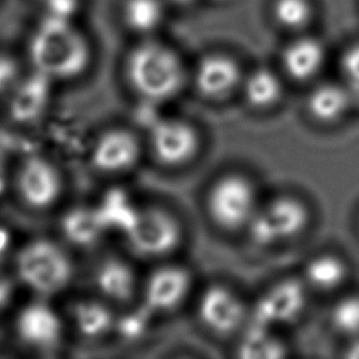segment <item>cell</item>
Wrapping results in <instances>:
<instances>
[{"label": "cell", "instance_id": "9a60e30c", "mask_svg": "<svg viewBox=\"0 0 359 359\" xmlns=\"http://www.w3.org/2000/svg\"><path fill=\"white\" fill-rule=\"evenodd\" d=\"M351 102V88L345 83L323 81L307 94L306 111L317 123L334 125L346 116Z\"/></svg>", "mask_w": 359, "mask_h": 359}, {"label": "cell", "instance_id": "ba28073f", "mask_svg": "<svg viewBox=\"0 0 359 359\" xmlns=\"http://www.w3.org/2000/svg\"><path fill=\"white\" fill-rule=\"evenodd\" d=\"M202 137L198 128L184 118H163L153 123L150 147L158 163L167 167H182L199 153Z\"/></svg>", "mask_w": 359, "mask_h": 359}, {"label": "cell", "instance_id": "2e32d148", "mask_svg": "<svg viewBox=\"0 0 359 359\" xmlns=\"http://www.w3.org/2000/svg\"><path fill=\"white\" fill-rule=\"evenodd\" d=\"M348 276L349 266L341 255L320 252L306 262L300 279L309 290L331 293L342 287Z\"/></svg>", "mask_w": 359, "mask_h": 359}, {"label": "cell", "instance_id": "ffe728a7", "mask_svg": "<svg viewBox=\"0 0 359 359\" xmlns=\"http://www.w3.org/2000/svg\"><path fill=\"white\" fill-rule=\"evenodd\" d=\"M48 79L38 72L15 90L10 104L14 121L25 123L39 116L48 101Z\"/></svg>", "mask_w": 359, "mask_h": 359}, {"label": "cell", "instance_id": "d6986e66", "mask_svg": "<svg viewBox=\"0 0 359 359\" xmlns=\"http://www.w3.org/2000/svg\"><path fill=\"white\" fill-rule=\"evenodd\" d=\"M95 285L111 300L126 303L136 292V276L132 268L119 258L102 261L95 271Z\"/></svg>", "mask_w": 359, "mask_h": 359}, {"label": "cell", "instance_id": "ac0fdd59", "mask_svg": "<svg viewBox=\"0 0 359 359\" xmlns=\"http://www.w3.org/2000/svg\"><path fill=\"white\" fill-rule=\"evenodd\" d=\"M240 93L252 109H271L283 97V80L278 72L266 66H258L244 73Z\"/></svg>", "mask_w": 359, "mask_h": 359}, {"label": "cell", "instance_id": "8fae6325", "mask_svg": "<svg viewBox=\"0 0 359 359\" xmlns=\"http://www.w3.org/2000/svg\"><path fill=\"white\" fill-rule=\"evenodd\" d=\"M194 276L182 265L168 264L153 271L144 287V303L153 311H172L191 293Z\"/></svg>", "mask_w": 359, "mask_h": 359}, {"label": "cell", "instance_id": "7a4b0ae2", "mask_svg": "<svg viewBox=\"0 0 359 359\" xmlns=\"http://www.w3.org/2000/svg\"><path fill=\"white\" fill-rule=\"evenodd\" d=\"M31 59L46 77L69 79L88 62V46L81 34L62 18L45 21L31 42Z\"/></svg>", "mask_w": 359, "mask_h": 359}, {"label": "cell", "instance_id": "6da1fadb", "mask_svg": "<svg viewBox=\"0 0 359 359\" xmlns=\"http://www.w3.org/2000/svg\"><path fill=\"white\" fill-rule=\"evenodd\" d=\"M126 70L133 90L150 102L177 97L188 76L178 52L158 41L136 46L129 55Z\"/></svg>", "mask_w": 359, "mask_h": 359}, {"label": "cell", "instance_id": "3957f363", "mask_svg": "<svg viewBox=\"0 0 359 359\" xmlns=\"http://www.w3.org/2000/svg\"><path fill=\"white\" fill-rule=\"evenodd\" d=\"M261 203L257 185L241 172H226L216 178L205 199L208 216L224 231L245 230Z\"/></svg>", "mask_w": 359, "mask_h": 359}, {"label": "cell", "instance_id": "4fadbf2b", "mask_svg": "<svg viewBox=\"0 0 359 359\" xmlns=\"http://www.w3.org/2000/svg\"><path fill=\"white\" fill-rule=\"evenodd\" d=\"M22 201L32 208H46L60 194V177L56 168L42 157L32 156L24 161L17 178Z\"/></svg>", "mask_w": 359, "mask_h": 359}, {"label": "cell", "instance_id": "277c9868", "mask_svg": "<svg viewBox=\"0 0 359 359\" xmlns=\"http://www.w3.org/2000/svg\"><path fill=\"white\" fill-rule=\"evenodd\" d=\"M309 205L292 194L261 201L245 231L259 247H272L297 238L310 224Z\"/></svg>", "mask_w": 359, "mask_h": 359}, {"label": "cell", "instance_id": "9c48e42d", "mask_svg": "<svg viewBox=\"0 0 359 359\" xmlns=\"http://www.w3.org/2000/svg\"><path fill=\"white\" fill-rule=\"evenodd\" d=\"M307 287L302 279H282L257 299L251 314L258 327L275 328L294 321L306 306Z\"/></svg>", "mask_w": 359, "mask_h": 359}, {"label": "cell", "instance_id": "603a6c76", "mask_svg": "<svg viewBox=\"0 0 359 359\" xmlns=\"http://www.w3.org/2000/svg\"><path fill=\"white\" fill-rule=\"evenodd\" d=\"M164 0H126L123 14L126 24L136 32H153L163 22Z\"/></svg>", "mask_w": 359, "mask_h": 359}, {"label": "cell", "instance_id": "4dcf8cb0", "mask_svg": "<svg viewBox=\"0 0 359 359\" xmlns=\"http://www.w3.org/2000/svg\"><path fill=\"white\" fill-rule=\"evenodd\" d=\"M8 243H10V237H8V233L0 227V258L1 255L6 252L7 247H8Z\"/></svg>", "mask_w": 359, "mask_h": 359}, {"label": "cell", "instance_id": "8992f818", "mask_svg": "<svg viewBox=\"0 0 359 359\" xmlns=\"http://www.w3.org/2000/svg\"><path fill=\"white\" fill-rule=\"evenodd\" d=\"M126 237L137 255L164 258L178 250L184 240V229L180 219L168 209L149 206L137 210Z\"/></svg>", "mask_w": 359, "mask_h": 359}, {"label": "cell", "instance_id": "5b68a950", "mask_svg": "<svg viewBox=\"0 0 359 359\" xmlns=\"http://www.w3.org/2000/svg\"><path fill=\"white\" fill-rule=\"evenodd\" d=\"M20 279L41 294H53L66 287L72 278V264L62 248L48 240L25 245L17 257Z\"/></svg>", "mask_w": 359, "mask_h": 359}, {"label": "cell", "instance_id": "cb8c5ba5", "mask_svg": "<svg viewBox=\"0 0 359 359\" xmlns=\"http://www.w3.org/2000/svg\"><path fill=\"white\" fill-rule=\"evenodd\" d=\"M73 317L79 331L86 337H100L112 325L111 311L98 302H80L73 307Z\"/></svg>", "mask_w": 359, "mask_h": 359}, {"label": "cell", "instance_id": "83f0119b", "mask_svg": "<svg viewBox=\"0 0 359 359\" xmlns=\"http://www.w3.org/2000/svg\"><path fill=\"white\" fill-rule=\"evenodd\" d=\"M339 67L345 84L351 90L359 91V41L352 42L342 52Z\"/></svg>", "mask_w": 359, "mask_h": 359}, {"label": "cell", "instance_id": "f546056e", "mask_svg": "<svg viewBox=\"0 0 359 359\" xmlns=\"http://www.w3.org/2000/svg\"><path fill=\"white\" fill-rule=\"evenodd\" d=\"M11 282L7 276L0 273V309L4 307L7 304V302L10 300L11 296Z\"/></svg>", "mask_w": 359, "mask_h": 359}, {"label": "cell", "instance_id": "52a82bcc", "mask_svg": "<svg viewBox=\"0 0 359 359\" xmlns=\"http://www.w3.org/2000/svg\"><path fill=\"white\" fill-rule=\"evenodd\" d=\"M250 314L251 310L243 296L224 283L206 286L198 297V320L209 332L219 337L237 332Z\"/></svg>", "mask_w": 359, "mask_h": 359}, {"label": "cell", "instance_id": "4316f807", "mask_svg": "<svg viewBox=\"0 0 359 359\" xmlns=\"http://www.w3.org/2000/svg\"><path fill=\"white\" fill-rule=\"evenodd\" d=\"M258 332H252L250 338L244 341L241 348L245 351V356H280L283 355V346L280 341L273 337H269L266 332L269 328L258 327Z\"/></svg>", "mask_w": 359, "mask_h": 359}, {"label": "cell", "instance_id": "e0dca14e", "mask_svg": "<svg viewBox=\"0 0 359 359\" xmlns=\"http://www.w3.org/2000/svg\"><path fill=\"white\" fill-rule=\"evenodd\" d=\"M17 331L25 342L39 348H49L57 342L62 324L55 311L48 306L31 304L20 313Z\"/></svg>", "mask_w": 359, "mask_h": 359}, {"label": "cell", "instance_id": "1f68e13d", "mask_svg": "<svg viewBox=\"0 0 359 359\" xmlns=\"http://www.w3.org/2000/svg\"><path fill=\"white\" fill-rule=\"evenodd\" d=\"M168 3H171L175 7L180 8H188V7H194L199 0H167Z\"/></svg>", "mask_w": 359, "mask_h": 359}, {"label": "cell", "instance_id": "5bb4252c", "mask_svg": "<svg viewBox=\"0 0 359 359\" xmlns=\"http://www.w3.org/2000/svg\"><path fill=\"white\" fill-rule=\"evenodd\" d=\"M140 156L137 137L125 129L107 132L93 150V163L102 171H125L135 165Z\"/></svg>", "mask_w": 359, "mask_h": 359}, {"label": "cell", "instance_id": "7c38bea8", "mask_svg": "<svg viewBox=\"0 0 359 359\" xmlns=\"http://www.w3.org/2000/svg\"><path fill=\"white\" fill-rule=\"evenodd\" d=\"M282 73L297 83H306L316 79L325 63L327 52L324 43L307 34H294L285 43L280 52Z\"/></svg>", "mask_w": 359, "mask_h": 359}, {"label": "cell", "instance_id": "7402d4cb", "mask_svg": "<svg viewBox=\"0 0 359 359\" xmlns=\"http://www.w3.org/2000/svg\"><path fill=\"white\" fill-rule=\"evenodd\" d=\"M272 21L290 34H302L310 27L316 10L311 0H272Z\"/></svg>", "mask_w": 359, "mask_h": 359}, {"label": "cell", "instance_id": "484cf974", "mask_svg": "<svg viewBox=\"0 0 359 359\" xmlns=\"http://www.w3.org/2000/svg\"><path fill=\"white\" fill-rule=\"evenodd\" d=\"M331 325L342 337L359 338V294L344 296L332 306Z\"/></svg>", "mask_w": 359, "mask_h": 359}, {"label": "cell", "instance_id": "30bf717a", "mask_svg": "<svg viewBox=\"0 0 359 359\" xmlns=\"http://www.w3.org/2000/svg\"><path fill=\"white\" fill-rule=\"evenodd\" d=\"M243 77L244 72L240 63L226 52L205 53L192 72L196 91L210 101H220L240 91Z\"/></svg>", "mask_w": 359, "mask_h": 359}, {"label": "cell", "instance_id": "44dd1931", "mask_svg": "<svg viewBox=\"0 0 359 359\" xmlns=\"http://www.w3.org/2000/svg\"><path fill=\"white\" fill-rule=\"evenodd\" d=\"M105 229L97 209L76 208L62 220V230L67 240L80 247L93 245Z\"/></svg>", "mask_w": 359, "mask_h": 359}, {"label": "cell", "instance_id": "d4e9b609", "mask_svg": "<svg viewBox=\"0 0 359 359\" xmlns=\"http://www.w3.org/2000/svg\"><path fill=\"white\" fill-rule=\"evenodd\" d=\"M97 210L105 229L114 226L125 233L132 227L137 215V210L129 205L125 195L118 189H112L107 194L102 205Z\"/></svg>", "mask_w": 359, "mask_h": 359}, {"label": "cell", "instance_id": "f1b7e54d", "mask_svg": "<svg viewBox=\"0 0 359 359\" xmlns=\"http://www.w3.org/2000/svg\"><path fill=\"white\" fill-rule=\"evenodd\" d=\"M17 77V65L8 56L0 55V93L6 91Z\"/></svg>", "mask_w": 359, "mask_h": 359}]
</instances>
